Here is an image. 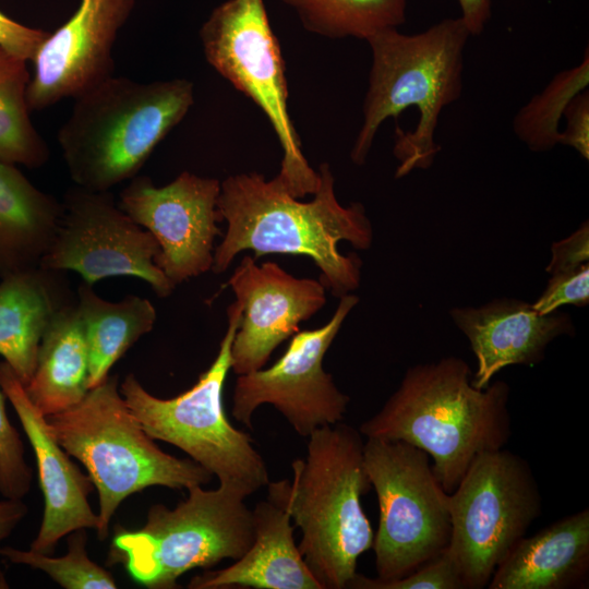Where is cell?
Instances as JSON below:
<instances>
[{"instance_id": "6da1fadb", "label": "cell", "mask_w": 589, "mask_h": 589, "mask_svg": "<svg viewBox=\"0 0 589 589\" xmlns=\"http://www.w3.org/2000/svg\"><path fill=\"white\" fill-rule=\"evenodd\" d=\"M313 199L301 202L276 176L271 180L257 172L238 173L220 182L217 207L227 230L214 249L212 271L223 273L242 251L255 257L265 254L305 255L321 272V281L335 297L359 288L361 260L338 250L342 240L358 250L370 249L372 224L364 206H342L334 190L335 179L327 163L318 166Z\"/></svg>"}, {"instance_id": "7a4b0ae2", "label": "cell", "mask_w": 589, "mask_h": 589, "mask_svg": "<svg viewBox=\"0 0 589 589\" xmlns=\"http://www.w3.org/2000/svg\"><path fill=\"white\" fill-rule=\"evenodd\" d=\"M509 395L504 381L474 387L468 363L444 357L408 368L398 388L359 431L425 452L441 485L452 493L478 455L508 443Z\"/></svg>"}, {"instance_id": "3957f363", "label": "cell", "mask_w": 589, "mask_h": 589, "mask_svg": "<svg viewBox=\"0 0 589 589\" xmlns=\"http://www.w3.org/2000/svg\"><path fill=\"white\" fill-rule=\"evenodd\" d=\"M469 36L459 16L444 19L413 35L387 28L366 39L372 65L363 122L350 152L353 164L365 163L375 134L387 118H397L413 106L420 113L416 129H395V178L432 166L441 151L434 139L440 115L462 93L464 50Z\"/></svg>"}, {"instance_id": "277c9868", "label": "cell", "mask_w": 589, "mask_h": 589, "mask_svg": "<svg viewBox=\"0 0 589 589\" xmlns=\"http://www.w3.org/2000/svg\"><path fill=\"white\" fill-rule=\"evenodd\" d=\"M345 423L309 436L306 457L291 462L292 478L268 481L267 501L287 512L301 530L298 545L322 589H346L374 532L361 497L372 489L364 467V441Z\"/></svg>"}, {"instance_id": "5b68a950", "label": "cell", "mask_w": 589, "mask_h": 589, "mask_svg": "<svg viewBox=\"0 0 589 589\" xmlns=\"http://www.w3.org/2000/svg\"><path fill=\"white\" fill-rule=\"evenodd\" d=\"M58 143L74 184L110 191L137 176L194 103L185 79L137 82L110 76L74 98Z\"/></svg>"}, {"instance_id": "8992f818", "label": "cell", "mask_w": 589, "mask_h": 589, "mask_svg": "<svg viewBox=\"0 0 589 589\" xmlns=\"http://www.w3.org/2000/svg\"><path fill=\"white\" fill-rule=\"evenodd\" d=\"M59 445L85 467L98 492L97 538L104 541L121 502L153 485L173 490L203 485L213 479L191 458L163 452L142 429L108 375L67 410L46 417Z\"/></svg>"}, {"instance_id": "52a82bcc", "label": "cell", "mask_w": 589, "mask_h": 589, "mask_svg": "<svg viewBox=\"0 0 589 589\" xmlns=\"http://www.w3.org/2000/svg\"><path fill=\"white\" fill-rule=\"evenodd\" d=\"M188 491L172 509L152 505L141 529L116 526L107 565H122L146 588L173 589L191 569L241 557L254 539L247 496L220 484L215 490L194 485Z\"/></svg>"}, {"instance_id": "ba28073f", "label": "cell", "mask_w": 589, "mask_h": 589, "mask_svg": "<svg viewBox=\"0 0 589 589\" xmlns=\"http://www.w3.org/2000/svg\"><path fill=\"white\" fill-rule=\"evenodd\" d=\"M228 326L218 352L196 383L182 394L158 398L134 374L125 376L120 393L142 429L153 438L170 443L192 460L247 497L266 486L269 477L262 455L245 432L226 416L223 392L231 369V344L241 320L237 301L227 309Z\"/></svg>"}, {"instance_id": "9c48e42d", "label": "cell", "mask_w": 589, "mask_h": 589, "mask_svg": "<svg viewBox=\"0 0 589 589\" xmlns=\"http://www.w3.org/2000/svg\"><path fill=\"white\" fill-rule=\"evenodd\" d=\"M446 551L466 589H483L513 545L541 515L542 496L528 461L505 447L478 455L448 495Z\"/></svg>"}, {"instance_id": "30bf717a", "label": "cell", "mask_w": 589, "mask_h": 589, "mask_svg": "<svg viewBox=\"0 0 589 589\" xmlns=\"http://www.w3.org/2000/svg\"><path fill=\"white\" fill-rule=\"evenodd\" d=\"M206 61L265 113L280 146L278 179L297 199L314 194L317 171L304 157L288 111V85L280 46L264 0H228L200 29Z\"/></svg>"}, {"instance_id": "8fae6325", "label": "cell", "mask_w": 589, "mask_h": 589, "mask_svg": "<svg viewBox=\"0 0 589 589\" xmlns=\"http://www.w3.org/2000/svg\"><path fill=\"white\" fill-rule=\"evenodd\" d=\"M363 457L380 509L372 545L376 578H400L447 548L449 493L429 455L406 442L366 437Z\"/></svg>"}, {"instance_id": "7c38bea8", "label": "cell", "mask_w": 589, "mask_h": 589, "mask_svg": "<svg viewBox=\"0 0 589 589\" xmlns=\"http://www.w3.org/2000/svg\"><path fill=\"white\" fill-rule=\"evenodd\" d=\"M62 216L40 266L73 271L84 283L117 276L146 281L159 298L176 288L155 263V238L124 213L110 191L74 184L63 196Z\"/></svg>"}, {"instance_id": "4fadbf2b", "label": "cell", "mask_w": 589, "mask_h": 589, "mask_svg": "<svg viewBox=\"0 0 589 589\" xmlns=\"http://www.w3.org/2000/svg\"><path fill=\"white\" fill-rule=\"evenodd\" d=\"M339 299L330 320L318 328L293 334L273 365L238 375L231 407L238 422L252 429L253 413L264 404L274 406L303 437L342 420L350 398L323 369V360L359 298L348 293Z\"/></svg>"}, {"instance_id": "5bb4252c", "label": "cell", "mask_w": 589, "mask_h": 589, "mask_svg": "<svg viewBox=\"0 0 589 589\" xmlns=\"http://www.w3.org/2000/svg\"><path fill=\"white\" fill-rule=\"evenodd\" d=\"M219 193L218 179L189 171L164 187L135 176L120 193L121 209L155 238L159 248L155 263L175 287L213 267L223 221Z\"/></svg>"}, {"instance_id": "9a60e30c", "label": "cell", "mask_w": 589, "mask_h": 589, "mask_svg": "<svg viewBox=\"0 0 589 589\" xmlns=\"http://www.w3.org/2000/svg\"><path fill=\"white\" fill-rule=\"evenodd\" d=\"M135 0H81L38 47L27 87L29 110L75 98L113 75L112 48Z\"/></svg>"}, {"instance_id": "2e32d148", "label": "cell", "mask_w": 589, "mask_h": 589, "mask_svg": "<svg viewBox=\"0 0 589 589\" xmlns=\"http://www.w3.org/2000/svg\"><path fill=\"white\" fill-rule=\"evenodd\" d=\"M241 308L231 344V369L237 375L262 369L273 351L299 329L325 302V286L297 278L277 263L259 265L245 255L228 280Z\"/></svg>"}, {"instance_id": "e0dca14e", "label": "cell", "mask_w": 589, "mask_h": 589, "mask_svg": "<svg viewBox=\"0 0 589 589\" xmlns=\"http://www.w3.org/2000/svg\"><path fill=\"white\" fill-rule=\"evenodd\" d=\"M0 386L34 450L45 501L43 521L31 550L51 555L65 534L80 528H97L98 515L87 500L94 484L56 441L46 417L29 400L21 380L5 361L0 362Z\"/></svg>"}, {"instance_id": "ac0fdd59", "label": "cell", "mask_w": 589, "mask_h": 589, "mask_svg": "<svg viewBox=\"0 0 589 589\" xmlns=\"http://www.w3.org/2000/svg\"><path fill=\"white\" fill-rule=\"evenodd\" d=\"M449 314L476 356L471 383L480 389L506 366L538 364L551 341L575 333L568 314L554 311L541 315L531 303L513 298L495 299L479 308H455Z\"/></svg>"}, {"instance_id": "d6986e66", "label": "cell", "mask_w": 589, "mask_h": 589, "mask_svg": "<svg viewBox=\"0 0 589 589\" xmlns=\"http://www.w3.org/2000/svg\"><path fill=\"white\" fill-rule=\"evenodd\" d=\"M589 582V509L520 538L495 568L489 589H581Z\"/></svg>"}, {"instance_id": "ffe728a7", "label": "cell", "mask_w": 589, "mask_h": 589, "mask_svg": "<svg viewBox=\"0 0 589 589\" xmlns=\"http://www.w3.org/2000/svg\"><path fill=\"white\" fill-rule=\"evenodd\" d=\"M254 539L235 563L193 577L190 589H322L294 543L287 512L269 501L252 509Z\"/></svg>"}, {"instance_id": "44dd1931", "label": "cell", "mask_w": 589, "mask_h": 589, "mask_svg": "<svg viewBox=\"0 0 589 589\" xmlns=\"http://www.w3.org/2000/svg\"><path fill=\"white\" fill-rule=\"evenodd\" d=\"M74 300L64 271L39 266L1 279L0 356L24 386L34 373L45 329Z\"/></svg>"}, {"instance_id": "7402d4cb", "label": "cell", "mask_w": 589, "mask_h": 589, "mask_svg": "<svg viewBox=\"0 0 589 589\" xmlns=\"http://www.w3.org/2000/svg\"><path fill=\"white\" fill-rule=\"evenodd\" d=\"M62 203L0 160V277L34 269L56 237Z\"/></svg>"}, {"instance_id": "603a6c76", "label": "cell", "mask_w": 589, "mask_h": 589, "mask_svg": "<svg viewBox=\"0 0 589 589\" xmlns=\"http://www.w3.org/2000/svg\"><path fill=\"white\" fill-rule=\"evenodd\" d=\"M88 346L75 299L45 329L34 373L24 386L26 395L45 417L67 410L88 392Z\"/></svg>"}, {"instance_id": "cb8c5ba5", "label": "cell", "mask_w": 589, "mask_h": 589, "mask_svg": "<svg viewBox=\"0 0 589 589\" xmlns=\"http://www.w3.org/2000/svg\"><path fill=\"white\" fill-rule=\"evenodd\" d=\"M76 308L88 346L91 389L103 383L112 365L153 329L156 309L148 299L137 296L107 301L86 283L77 288Z\"/></svg>"}, {"instance_id": "d4e9b609", "label": "cell", "mask_w": 589, "mask_h": 589, "mask_svg": "<svg viewBox=\"0 0 589 589\" xmlns=\"http://www.w3.org/2000/svg\"><path fill=\"white\" fill-rule=\"evenodd\" d=\"M27 62L0 47V160L38 168L50 152L31 120Z\"/></svg>"}, {"instance_id": "484cf974", "label": "cell", "mask_w": 589, "mask_h": 589, "mask_svg": "<svg viewBox=\"0 0 589 589\" xmlns=\"http://www.w3.org/2000/svg\"><path fill=\"white\" fill-rule=\"evenodd\" d=\"M292 8L310 33L366 40L406 22L407 0H281Z\"/></svg>"}, {"instance_id": "4316f807", "label": "cell", "mask_w": 589, "mask_h": 589, "mask_svg": "<svg viewBox=\"0 0 589 589\" xmlns=\"http://www.w3.org/2000/svg\"><path fill=\"white\" fill-rule=\"evenodd\" d=\"M589 85V49L581 62L554 75L513 119L515 135L532 152L542 153L558 144V124L568 103Z\"/></svg>"}, {"instance_id": "83f0119b", "label": "cell", "mask_w": 589, "mask_h": 589, "mask_svg": "<svg viewBox=\"0 0 589 589\" xmlns=\"http://www.w3.org/2000/svg\"><path fill=\"white\" fill-rule=\"evenodd\" d=\"M87 532L85 528L70 532L68 553L60 557L33 550L12 546L0 549V555L14 564L26 565L43 570L65 589H115L112 575L89 560L86 552Z\"/></svg>"}, {"instance_id": "f1b7e54d", "label": "cell", "mask_w": 589, "mask_h": 589, "mask_svg": "<svg viewBox=\"0 0 589 589\" xmlns=\"http://www.w3.org/2000/svg\"><path fill=\"white\" fill-rule=\"evenodd\" d=\"M349 589H466L459 570L446 549L410 572L395 579L381 580L356 574Z\"/></svg>"}, {"instance_id": "f546056e", "label": "cell", "mask_w": 589, "mask_h": 589, "mask_svg": "<svg viewBox=\"0 0 589 589\" xmlns=\"http://www.w3.org/2000/svg\"><path fill=\"white\" fill-rule=\"evenodd\" d=\"M5 398L0 386V494L22 500L31 489L33 476L20 434L8 418Z\"/></svg>"}, {"instance_id": "4dcf8cb0", "label": "cell", "mask_w": 589, "mask_h": 589, "mask_svg": "<svg viewBox=\"0 0 589 589\" xmlns=\"http://www.w3.org/2000/svg\"><path fill=\"white\" fill-rule=\"evenodd\" d=\"M589 303V264L551 275L545 289L532 303L541 315L557 311L566 304L585 306Z\"/></svg>"}, {"instance_id": "1f68e13d", "label": "cell", "mask_w": 589, "mask_h": 589, "mask_svg": "<svg viewBox=\"0 0 589 589\" xmlns=\"http://www.w3.org/2000/svg\"><path fill=\"white\" fill-rule=\"evenodd\" d=\"M563 117L566 128L560 131L558 144L574 148L584 159H589V92L577 94L566 106Z\"/></svg>"}, {"instance_id": "d6a6232c", "label": "cell", "mask_w": 589, "mask_h": 589, "mask_svg": "<svg viewBox=\"0 0 589 589\" xmlns=\"http://www.w3.org/2000/svg\"><path fill=\"white\" fill-rule=\"evenodd\" d=\"M49 32L25 26L0 12V47L32 61Z\"/></svg>"}, {"instance_id": "836d02e7", "label": "cell", "mask_w": 589, "mask_h": 589, "mask_svg": "<svg viewBox=\"0 0 589 589\" xmlns=\"http://www.w3.org/2000/svg\"><path fill=\"white\" fill-rule=\"evenodd\" d=\"M552 257L545 271L552 275L557 272L572 269L589 261V226L586 220L566 239L551 247Z\"/></svg>"}, {"instance_id": "e575fe53", "label": "cell", "mask_w": 589, "mask_h": 589, "mask_svg": "<svg viewBox=\"0 0 589 589\" xmlns=\"http://www.w3.org/2000/svg\"><path fill=\"white\" fill-rule=\"evenodd\" d=\"M27 513V505L22 500L5 498L0 501V549L1 542L8 538ZM9 584L0 572V589H8Z\"/></svg>"}, {"instance_id": "d590c367", "label": "cell", "mask_w": 589, "mask_h": 589, "mask_svg": "<svg viewBox=\"0 0 589 589\" xmlns=\"http://www.w3.org/2000/svg\"><path fill=\"white\" fill-rule=\"evenodd\" d=\"M461 20L470 35H480L491 19L492 0H458Z\"/></svg>"}]
</instances>
